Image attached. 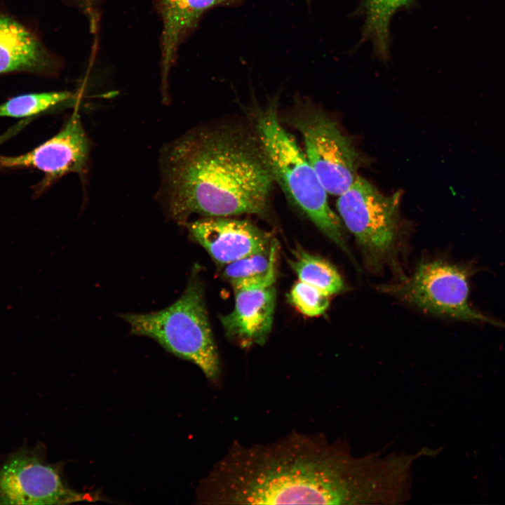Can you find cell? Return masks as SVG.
<instances>
[{
    "mask_svg": "<svg viewBox=\"0 0 505 505\" xmlns=\"http://www.w3.org/2000/svg\"><path fill=\"white\" fill-rule=\"evenodd\" d=\"M252 123L274 182L325 236L351 256L342 220L330 207L328 192L305 154L281 123L277 100L257 108L253 113Z\"/></svg>",
    "mask_w": 505,
    "mask_h": 505,
    "instance_id": "3",
    "label": "cell"
},
{
    "mask_svg": "<svg viewBox=\"0 0 505 505\" xmlns=\"http://www.w3.org/2000/svg\"><path fill=\"white\" fill-rule=\"evenodd\" d=\"M301 134L305 155L326 191L339 196L357 177L359 154L325 112L309 103H298L287 116Z\"/></svg>",
    "mask_w": 505,
    "mask_h": 505,
    "instance_id": "6",
    "label": "cell"
},
{
    "mask_svg": "<svg viewBox=\"0 0 505 505\" xmlns=\"http://www.w3.org/2000/svg\"><path fill=\"white\" fill-rule=\"evenodd\" d=\"M369 480L363 457L342 442L292 433L267 444L234 443L200 482L206 504L355 505Z\"/></svg>",
    "mask_w": 505,
    "mask_h": 505,
    "instance_id": "1",
    "label": "cell"
},
{
    "mask_svg": "<svg viewBox=\"0 0 505 505\" xmlns=\"http://www.w3.org/2000/svg\"><path fill=\"white\" fill-rule=\"evenodd\" d=\"M242 0H156L162 20L161 39V88L168 97V77L178 48L197 26L202 15L215 6H231Z\"/></svg>",
    "mask_w": 505,
    "mask_h": 505,
    "instance_id": "13",
    "label": "cell"
},
{
    "mask_svg": "<svg viewBox=\"0 0 505 505\" xmlns=\"http://www.w3.org/2000/svg\"><path fill=\"white\" fill-rule=\"evenodd\" d=\"M69 91H50L22 94L0 105V117L34 118L69 100Z\"/></svg>",
    "mask_w": 505,
    "mask_h": 505,
    "instance_id": "16",
    "label": "cell"
},
{
    "mask_svg": "<svg viewBox=\"0 0 505 505\" xmlns=\"http://www.w3.org/2000/svg\"><path fill=\"white\" fill-rule=\"evenodd\" d=\"M307 1H309V0H307Z\"/></svg>",
    "mask_w": 505,
    "mask_h": 505,
    "instance_id": "21",
    "label": "cell"
},
{
    "mask_svg": "<svg viewBox=\"0 0 505 505\" xmlns=\"http://www.w3.org/2000/svg\"><path fill=\"white\" fill-rule=\"evenodd\" d=\"M90 148L79 114L75 110L55 135L32 150L18 156L0 155V170L35 168L41 171L44 177L36 186V192L40 194L65 175H84Z\"/></svg>",
    "mask_w": 505,
    "mask_h": 505,
    "instance_id": "9",
    "label": "cell"
},
{
    "mask_svg": "<svg viewBox=\"0 0 505 505\" xmlns=\"http://www.w3.org/2000/svg\"><path fill=\"white\" fill-rule=\"evenodd\" d=\"M159 166L158 198L180 224L195 214L269 217L274 179L253 126L220 123L192 129L163 147Z\"/></svg>",
    "mask_w": 505,
    "mask_h": 505,
    "instance_id": "2",
    "label": "cell"
},
{
    "mask_svg": "<svg viewBox=\"0 0 505 505\" xmlns=\"http://www.w3.org/2000/svg\"><path fill=\"white\" fill-rule=\"evenodd\" d=\"M400 199V191L384 195L359 175L339 195L337 208L341 220L370 265L381 264L393 252Z\"/></svg>",
    "mask_w": 505,
    "mask_h": 505,
    "instance_id": "7",
    "label": "cell"
},
{
    "mask_svg": "<svg viewBox=\"0 0 505 505\" xmlns=\"http://www.w3.org/2000/svg\"><path fill=\"white\" fill-rule=\"evenodd\" d=\"M276 256L262 277L233 285L234 307L220 321L230 339L245 346L263 344L272 328L275 306Z\"/></svg>",
    "mask_w": 505,
    "mask_h": 505,
    "instance_id": "10",
    "label": "cell"
},
{
    "mask_svg": "<svg viewBox=\"0 0 505 505\" xmlns=\"http://www.w3.org/2000/svg\"><path fill=\"white\" fill-rule=\"evenodd\" d=\"M471 269L443 260L420 264L408 278L386 291L422 311L454 320L486 323L505 328V323L473 308L469 301Z\"/></svg>",
    "mask_w": 505,
    "mask_h": 505,
    "instance_id": "5",
    "label": "cell"
},
{
    "mask_svg": "<svg viewBox=\"0 0 505 505\" xmlns=\"http://www.w3.org/2000/svg\"><path fill=\"white\" fill-rule=\"evenodd\" d=\"M329 296L317 288L299 281L293 285L288 298L301 314L316 317L323 314L328 309Z\"/></svg>",
    "mask_w": 505,
    "mask_h": 505,
    "instance_id": "18",
    "label": "cell"
},
{
    "mask_svg": "<svg viewBox=\"0 0 505 505\" xmlns=\"http://www.w3.org/2000/svg\"><path fill=\"white\" fill-rule=\"evenodd\" d=\"M32 119L27 118L19 121L17 124L14 125L9 129H8L4 133L0 135V145L9 140L18 132H20L24 127H25Z\"/></svg>",
    "mask_w": 505,
    "mask_h": 505,
    "instance_id": "20",
    "label": "cell"
},
{
    "mask_svg": "<svg viewBox=\"0 0 505 505\" xmlns=\"http://www.w3.org/2000/svg\"><path fill=\"white\" fill-rule=\"evenodd\" d=\"M278 255V244L274 240L271 248L222 266L221 276L231 285L260 278L269 269L274 258Z\"/></svg>",
    "mask_w": 505,
    "mask_h": 505,
    "instance_id": "17",
    "label": "cell"
},
{
    "mask_svg": "<svg viewBox=\"0 0 505 505\" xmlns=\"http://www.w3.org/2000/svg\"><path fill=\"white\" fill-rule=\"evenodd\" d=\"M83 11L88 18L91 29H95L98 12L105 0H67Z\"/></svg>",
    "mask_w": 505,
    "mask_h": 505,
    "instance_id": "19",
    "label": "cell"
},
{
    "mask_svg": "<svg viewBox=\"0 0 505 505\" xmlns=\"http://www.w3.org/2000/svg\"><path fill=\"white\" fill-rule=\"evenodd\" d=\"M131 334L148 337L167 351L196 365L209 379L217 377L220 360L208 321L203 286L192 276L175 302L159 311L124 314Z\"/></svg>",
    "mask_w": 505,
    "mask_h": 505,
    "instance_id": "4",
    "label": "cell"
},
{
    "mask_svg": "<svg viewBox=\"0 0 505 505\" xmlns=\"http://www.w3.org/2000/svg\"><path fill=\"white\" fill-rule=\"evenodd\" d=\"M413 0H363L364 25L362 41H370L376 56L382 62L389 59V24L397 10Z\"/></svg>",
    "mask_w": 505,
    "mask_h": 505,
    "instance_id": "14",
    "label": "cell"
},
{
    "mask_svg": "<svg viewBox=\"0 0 505 505\" xmlns=\"http://www.w3.org/2000/svg\"><path fill=\"white\" fill-rule=\"evenodd\" d=\"M293 255L294 258L288 261L299 281L311 285L328 295L337 294L344 289L341 275L330 262L302 248H297Z\"/></svg>",
    "mask_w": 505,
    "mask_h": 505,
    "instance_id": "15",
    "label": "cell"
},
{
    "mask_svg": "<svg viewBox=\"0 0 505 505\" xmlns=\"http://www.w3.org/2000/svg\"><path fill=\"white\" fill-rule=\"evenodd\" d=\"M191 238L220 266L269 250L270 234L246 220L208 217L186 223Z\"/></svg>",
    "mask_w": 505,
    "mask_h": 505,
    "instance_id": "11",
    "label": "cell"
},
{
    "mask_svg": "<svg viewBox=\"0 0 505 505\" xmlns=\"http://www.w3.org/2000/svg\"><path fill=\"white\" fill-rule=\"evenodd\" d=\"M94 498L72 490L39 454L21 451L0 468V504H67Z\"/></svg>",
    "mask_w": 505,
    "mask_h": 505,
    "instance_id": "8",
    "label": "cell"
},
{
    "mask_svg": "<svg viewBox=\"0 0 505 505\" xmlns=\"http://www.w3.org/2000/svg\"><path fill=\"white\" fill-rule=\"evenodd\" d=\"M60 68L58 58L30 28L0 11V76L12 73L53 76Z\"/></svg>",
    "mask_w": 505,
    "mask_h": 505,
    "instance_id": "12",
    "label": "cell"
}]
</instances>
